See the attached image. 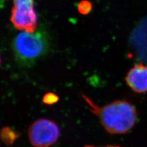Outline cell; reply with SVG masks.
Segmentation results:
<instances>
[{"label": "cell", "mask_w": 147, "mask_h": 147, "mask_svg": "<svg viewBox=\"0 0 147 147\" xmlns=\"http://www.w3.org/2000/svg\"><path fill=\"white\" fill-rule=\"evenodd\" d=\"M90 104L93 112L99 118L102 125L110 134H125L136 123L137 111L134 105L127 101L115 100L103 107Z\"/></svg>", "instance_id": "1"}, {"label": "cell", "mask_w": 147, "mask_h": 147, "mask_svg": "<svg viewBox=\"0 0 147 147\" xmlns=\"http://www.w3.org/2000/svg\"><path fill=\"white\" fill-rule=\"evenodd\" d=\"M49 45V36L44 30L24 31L13 39L12 47L18 63L22 66L30 67L47 55Z\"/></svg>", "instance_id": "2"}, {"label": "cell", "mask_w": 147, "mask_h": 147, "mask_svg": "<svg viewBox=\"0 0 147 147\" xmlns=\"http://www.w3.org/2000/svg\"><path fill=\"white\" fill-rule=\"evenodd\" d=\"M28 137L35 147H49L56 143L59 136L58 125L47 119H39L28 129Z\"/></svg>", "instance_id": "3"}, {"label": "cell", "mask_w": 147, "mask_h": 147, "mask_svg": "<svg viewBox=\"0 0 147 147\" xmlns=\"http://www.w3.org/2000/svg\"><path fill=\"white\" fill-rule=\"evenodd\" d=\"M11 21L17 29L34 32L38 25L34 0H13Z\"/></svg>", "instance_id": "4"}, {"label": "cell", "mask_w": 147, "mask_h": 147, "mask_svg": "<svg viewBox=\"0 0 147 147\" xmlns=\"http://www.w3.org/2000/svg\"><path fill=\"white\" fill-rule=\"evenodd\" d=\"M126 82L128 86L137 93L147 92V66L137 64L128 71Z\"/></svg>", "instance_id": "5"}, {"label": "cell", "mask_w": 147, "mask_h": 147, "mask_svg": "<svg viewBox=\"0 0 147 147\" xmlns=\"http://www.w3.org/2000/svg\"><path fill=\"white\" fill-rule=\"evenodd\" d=\"M0 137H1V139L4 142V143L11 144L15 141L17 136L14 131L11 130V129L5 127L2 129Z\"/></svg>", "instance_id": "6"}, {"label": "cell", "mask_w": 147, "mask_h": 147, "mask_svg": "<svg viewBox=\"0 0 147 147\" xmlns=\"http://www.w3.org/2000/svg\"><path fill=\"white\" fill-rule=\"evenodd\" d=\"M58 97L53 93H49L46 94L43 98V102L46 104H53L58 100Z\"/></svg>", "instance_id": "7"}, {"label": "cell", "mask_w": 147, "mask_h": 147, "mask_svg": "<svg viewBox=\"0 0 147 147\" xmlns=\"http://www.w3.org/2000/svg\"><path fill=\"white\" fill-rule=\"evenodd\" d=\"M78 9H79V11L80 13L85 14L91 11V4L88 1H83L79 3Z\"/></svg>", "instance_id": "8"}, {"label": "cell", "mask_w": 147, "mask_h": 147, "mask_svg": "<svg viewBox=\"0 0 147 147\" xmlns=\"http://www.w3.org/2000/svg\"><path fill=\"white\" fill-rule=\"evenodd\" d=\"M84 147H120L117 145H107V146H93V145H85Z\"/></svg>", "instance_id": "9"}, {"label": "cell", "mask_w": 147, "mask_h": 147, "mask_svg": "<svg viewBox=\"0 0 147 147\" xmlns=\"http://www.w3.org/2000/svg\"><path fill=\"white\" fill-rule=\"evenodd\" d=\"M0 64H1V57H0Z\"/></svg>", "instance_id": "10"}]
</instances>
